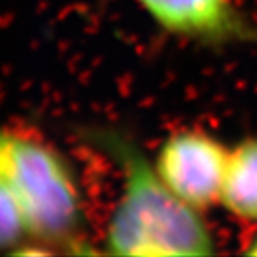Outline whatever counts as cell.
<instances>
[{
    "label": "cell",
    "mask_w": 257,
    "mask_h": 257,
    "mask_svg": "<svg viewBox=\"0 0 257 257\" xmlns=\"http://www.w3.org/2000/svg\"><path fill=\"white\" fill-rule=\"evenodd\" d=\"M245 254H248V255H257V235H254L251 240H249Z\"/></svg>",
    "instance_id": "7"
},
{
    "label": "cell",
    "mask_w": 257,
    "mask_h": 257,
    "mask_svg": "<svg viewBox=\"0 0 257 257\" xmlns=\"http://www.w3.org/2000/svg\"><path fill=\"white\" fill-rule=\"evenodd\" d=\"M218 205L238 220L257 223V137L229 148Z\"/></svg>",
    "instance_id": "5"
},
{
    "label": "cell",
    "mask_w": 257,
    "mask_h": 257,
    "mask_svg": "<svg viewBox=\"0 0 257 257\" xmlns=\"http://www.w3.org/2000/svg\"><path fill=\"white\" fill-rule=\"evenodd\" d=\"M229 146L203 128H178L155 154L158 175L185 203L203 212L218 205Z\"/></svg>",
    "instance_id": "3"
},
{
    "label": "cell",
    "mask_w": 257,
    "mask_h": 257,
    "mask_svg": "<svg viewBox=\"0 0 257 257\" xmlns=\"http://www.w3.org/2000/svg\"><path fill=\"white\" fill-rule=\"evenodd\" d=\"M166 34L203 45H226L257 38L235 0H135Z\"/></svg>",
    "instance_id": "4"
},
{
    "label": "cell",
    "mask_w": 257,
    "mask_h": 257,
    "mask_svg": "<svg viewBox=\"0 0 257 257\" xmlns=\"http://www.w3.org/2000/svg\"><path fill=\"white\" fill-rule=\"evenodd\" d=\"M95 144L116 164L121 191L104 234L112 255H211L215 238L201 211L185 203L158 175L154 160L119 131H98Z\"/></svg>",
    "instance_id": "1"
},
{
    "label": "cell",
    "mask_w": 257,
    "mask_h": 257,
    "mask_svg": "<svg viewBox=\"0 0 257 257\" xmlns=\"http://www.w3.org/2000/svg\"><path fill=\"white\" fill-rule=\"evenodd\" d=\"M27 237L25 215L0 157V251L16 249Z\"/></svg>",
    "instance_id": "6"
},
{
    "label": "cell",
    "mask_w": 257,
    "mask_h": 257,
    "mask_svg": "<svg viewBox=\"0 0 257 257\" xmlns=\"http://www.w3.org/2000/svg\"><path fill=\"white\" fill-rule=\"evenodd\" d=\"M0 157L22 206L28 234L70 252L84 249V206L76 177L53 146L0 128Z\"/></svg>",
    "instance_id": "2"
}]
</instances>
